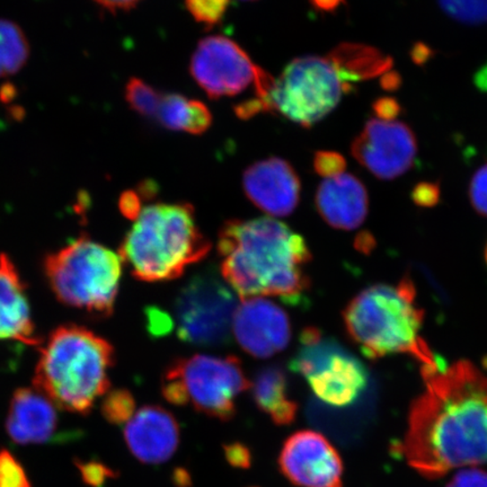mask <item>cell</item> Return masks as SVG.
I'll use <instances>...</instances> for the list:
<instances>
[{"label":"cell","instance_id":"obj_1","mask_svg":"<svg viewBox=\"0 0 487 487\" xmlns=\"http://www.w3.org/2000/svg\"><path fill=\"white\" fill-rule=\"evenodd\" d=\"M426 392L410 408L404 454L415 471L440 478L452 468L487 463V358L482 367L440 358L422 366Z\"/></svg>","mask_w":487,"mask_h":487},{"label":"cell","instance_id":"obj_2","mask_svg":"<svg viewBox=\"0 0 487 487\" xmlns=\"http://www.w3.org/2000/svg\"><path fill=\"white\" fill-rule=\"evenodd\" d=\"M217 248L220 273L240 297L275 296L298 304L311 289L307 241L279 220H227Z\"/></svg>","mask_w":487,"mask_h":487},{"label":"cell","instance_id":"obj_3","mask_svg":"<svg viewBox=\"0 0 487 487\" xmlns=\"http://www.w3.org/2000/svg\"><path fill=\"white\" fill-rule=\"evenodd\" d=\"M105 338L78 325H63L41 347L34 388L66 412L87 415L110 389L116 357Z\"/></svg>","mask_w":487,"mask_h":487},{"label":"cell","instance_id":"obj_4","mask_svg":"<svg viewBox=\"0 0 487 487\" xmlns=\"http://www.w3.org/2000/svg\"><path fill=\"white\" fill-rule=\"evenodd\" d=\"M210 251L190 203H155L142 207L118 256L138 280L165 282L182 277Z\"/></svg>","mask_w":487,"mask_h":487},{"label":"cell","instance_id":"obj_5","mask_svg":"<svg viewBox=\"0 0 487 487\" xmlns=\"http://www.w3.org/2000/svg\"><path fill=\"white\" fill-rule=\"evenodd\" d=\"M417 291L409 277L397 286L375 285L351 300L345 311L347 336L364 357L377 360L392 354H410L423 366H434V357L420 337L425 312L418 307Z\"/></svg>","mask_w":487,"mask_h":487},{"label":"cell","instance_id":"obj_6","mask_svg":"<svg viewBox=\"0 0 487 487\" xmlns=\"http://www.w3.org/2000/svg\"><path fill=\"white\" fill-rule=\"evenodd\" d=\"M45 271L59 302L97 317L116 306L122 274L120 256L88 236H80L45 257Z\"/></svg>","mask_w":487,"mask_h":487},{"label":"cell","instance_id":"obj_7","mask_svg":"<svg viewBox=\"0 0 487 487\" xmlns=\"http://www.w3.org/2000/svg\"><path fill=\"white\" fill-rule=\"evenodd\" d=\"M249 385L240 360L234 355L194 354L169 363L162 394L169 404H191L197 412L227 422L236 415V398Z\"/></svg>","mask_w":487,"mask_h":487},{"label":"cell","instance_id":"obj_8","mask_svg":"<svg viewBox=\"0 0 487 487\" xmlns=\"http://www.w3.org/2000/svg\"><path fill=\"white\" fill-rule=\"evenodd\" d=\"M290 369L307 380L316 397L336 408L353 405L368 386V371L360 360L312 326L300 333Z\"/></svg>","mask_w":487,"mask_h":487},{"label":"cell","instance_id":"obj_9","mask_svg":"<svg viewBox=\"0 0 487 487\" xmlns=\"http://www.w3.org/2000/svg\"><path fill=\"white\" fill-rule=\"evenodd\" d=\"M239 302L217 274L196 275L181 288L173 303L172 324L188 345L217 347L231 341Z\"/></svg>","mask_w":487,"mask_h":487},{"label":"cell","instance_id":"obj_10","mask_svg":"<svg viewBox=\"0 0 487 487\" xmlns=\"http://www.w3.org/2000/svg\"><path fill=\"white\" fill-rule=\"evenodd\" d=\"M343 93L345 85L329 58H297L274 80L269 110L311 128L337 107Z\"/></svg>","mask_w":487,"mask_h":487},{"label":"cell","instance_id":"obj_11","mask_svg":"<svg viewBox=\"0 0 487 487\" xmlns=\"http://www.w3.org/2000/svg\"><path fill=\"white\" fill-rule=\"evenodd\" d=\"M190 71L213 100L239 94L264 73L236 42L222 36L199 42L191 59Z\"/></svg>","mask_w":487,"mask_h":487},{"label":"cell","instance_id":"obj_12","mask_svg":"<svg viewBox=\"0 0 487 487\" xmlns=\"http://www.w3.org/2000/svg\"><path fill=\"white\" fill-rule=\"evenodd\" d=\"M353 158L383 181H392L413 167L417 137L403 122L369 120L351 146Z\"/></svg>","mask_w":487,"mask_h":487},{"label":"cell","instance_id":"obj_13","mask_svg":"<svg viewBox=\"0 0 487 487\" xmlns=\"http://www.w3.org/2000/svg\"><path fill=\"white\" fill-rule=\"evenodd\" d=\"M279 467L299 487H343L340 454L320 432H296L283 443Z\"/></svg>","mask_w":487,"mask_h":487},{"label":"cell","instance_id":"obj_14","mask_svg":"<svg viewBox=\"0 0 487 487\" xmlns=\"http://www.w3.org/2000/svg\"><path fill=\"white\" fill-rule=\"evenodd\" d=\"M232 332L245 353L268 359L289 345L290 319L285 309L268 299L247 298L237 308Z\"/></svg>","mask_w":487,"mask_h":487},{"label":"cell","instance_id":"obj_15","mask_svg":"<svg viewBox=\"0 0 487 487\" xmlns=\"http://www.w3.org/2000/svg\"><path fill=\"white\" fill-rule=\"evenodd\" d=\"M243 186L253 205L272 217H287L294 213L302 191L294 167L278 158L251 165L244 173Z\"/></svg>","mask_w":487,"mask_h":487},{"label":"cell","instance_id":"obj_16","mask_svg":"<svg viewBox=\"0 0 487 487\" xmlns=\"http://www.w3.org/2000/svg\"><path fill=\"white\" fill-rule=\"evenodd\" d=\"M125 440L131 454L142 463H166L179 448L180 426L162 406H143L126 423Z\"/></svg>","mask_w":487,"mask_h":487},{"label":"cell","instance_id":"obj_17","mask_svg":"<svg viewBox=\"0 0 487 487\" xmlns=\"http://www.w3.org/2000/svg\"><path fill=\"white\" fill-rule=\"evenodd\" d=\"M317 211L330 227L353 231L361 226L369 209V197L362 182L343 173L321 182L316 193Z\"/></svg>","mask_w":487,"mask_h":487},{"label":"cell","instance_id":"obj_18","mask_svg":"<svg viewBox=\"0 0 487 487\" xmlns=\"http://www.w3.org/2000/svg\"><path fill=\"white\" fill-rule=\"evenodd\" d=\"M57 406L37 388H19L12 394L6 430L17 444L48 442L58 429Z\"/></svg>","mask_w":487,"mask_h":487},{"label":"cell","instance_id":"obj_19","mask_svg":"<svg viewBox=\"0 0 487 487\" xmlns=\"http://www.w3.org/2000/svg\"><path fill=\"white\" fill-rule=\"evenodd\" d=\"M0 340L42 345L33 323L27 285L6 254H0Z\"/></svg>","mask_w":487,"mask_h":487},{"label":"cell","instance_id":"obj_20","mask_svg":"<svg viewBox=\"0 0 487 487\" xmlns=\"http://www.w3.org/2000/svg\"><path fill=\"white\" fill-rule=\"evenodd\" d=\"M249 386L257 408L268 413L274 425L290 426L295 422L298 404L288 396V377L281 366L261 368Z\"/></svg>","mask_w":487,"mask_h":487},{"label":"cell","instance_id":"obj_21","mask_svg":"<svg viewBox=\"0 0 487 487\" xmlns=\"http://www.w3.org/2000/svg\"><path fill=\"white\" fill-rule=\"evenodd\" d=\"M340 75L345 92L353 91V84L387 73L393 67V58L381 53L374 46L345 44L329 54Z\"/></svg>","mask_w":487,"mask_h":487},{"label":"cell","instance_id":"obj_22","mask_svg":"<svg viewBox=\"0 0 487 487\" xmlns=\"http://www.w3.org/2000/svg\"><path fill=\"white\" fill-rule=\"evenodd\" d=\"M31 48L19 24L0 19V78L11 77L23 69Z\"/></svg>","mask_w":487,"mask_h":487},{"label":"cell","instance_id":"obj_23","mask_svg":"<svg viewBox=\"0 0 487 487\" xmlns=\"http://www.w3.org/2000/svg\"><path fill=\"white\" fill-rule=\"evenodd\" d=\"M125 96L129 107L143 117H156L163 99V94L137 77L128 80Z\"/></svg>","mask_w":487,"mask_h":487},{"label":"cell","instance_id":"obj_24","mask_svg":"<svg viewBox=\"0 0 487 487\" xmlns=\"http://www.w3.org/2000/svg\"><path fill=\"white\" fill-rule=\"evenodd\" d=\"M101 412L110 425H126L135 413V400L126 389L110 392L101 406Z\"/></svg>","mask_w":487,"mask_h":487},{"label":"cell","instance_id":"obj_25","mask_svg":"<svg viewBox=\"0 0 487 487\" xmlns=\"http://www.w3.org/2000/svg\"><path fill=\"white\" fill-rule=\"evenodd\" d=\"M449 17L466 25L487 24V0H438Z\"/></svg>","mask_w":487,"mask_h":487},{"label":"cell","instance_id":"obj_26","mask_svg":"<svg viewBox=\"0 0 487 487\" xmlns=\"http://www.w3.org/2000/svg\"><path fill=\"white\" fill-rule=\"evenodd\" d=\"M190 116V100L180 94L163 95L156 118L169 130H184Z\"/></svg>","mask_w":487,"mask_h":487},{"label":"cell","instance_id":"obj_27","mask_svg":"<svg viewBox=\"0 0 487 487\" xmlns=\"http://www.w3.org/2000/svg\"><path fill=\"white\" fill-rule=\"evenodd\" d=\"M231 0H185L190 14L199 23L213 28L222 22Z\"/></svg>","mask_w":487,"mask_h":487},{"label":"cell","instance_id":"obj_28","mask_svg":"<svg viewBox=\"0 0 487 487\" xmlns=\"http://www.w3.org/2000/svg\"><path fill=\"white\" fill-rule=\"evenodd\" d=\"M0 487H32L22 464L7 449H0Z\"/></svg>","mask_w":487,"mask_h":487},{"label":"cell","instance_id":"obj_29","mask_svg":"<svg viewBox=\"0 0 487 487\" xmlns=\"http://www.w3.org/2000/svg\"><path fill=\"white\" fill-rule=\"evenodd\" d=\"M74 464L85 484L90 487H103L110 480L118 477L117 471L99 460L75 459Z\"/></svg>","mask_w":487,"mask_h":487},{"label":"cell","instance_id":"obj_30","mask_svg":"<svg viewBox=\"0 0 487 487\" xmlns=\"http://www.w3.org/2000/svg\"><path fill=\"white\" fill-rule=\"evenodd\" d=\"M469 199L476 213L487 218V164L474 174L469 184Z\"/></svg>","mask_w":487,"mask_h":487},{"label":"cell","instance_id":"obj_31","mask_svg":"<svg viewBox=\"0 0 487 487\" xmlns=\"http://www.w3.org/2000/svg\"><path fill=\"white\" fill-rule=\"evenodd\" d=\"M314 168L319 175L329 179L345 173L346 160L336 151H319L315 155Z\"/></svg>","mask_w":487,"mask_h":487},{"label":"cell","instance_id":"obj_32","mask_svg":"<svg viewBox=\"0 0 487 487\" xmlns=\"http://www.w3.org/2000/svg\"><path fill=\"white\" fill-rule=\"evenodd\" d=\"M213 122V116L209 109L200 101L190 100V116L186 133L192 134H201L205 133Z\"/></svg>","mask_w":487,"mask_h":487},{"label":"cell","instance_id":"obj_33","mask_svg":"<svg viewBox=\"0 0 487 487\" xmlns=\"http://www.w3.org/2000/svg\"><path fill=\"white\" fill-rule=\"evenodd\" d=\"M440 185L434 182H421L414 186L410 198L418 207H434L440 201Z\"/></svg>","mask_w":487,"mask_h":487},{"label":"cell","instance_id":"obj_34","mask_svg":"<svg viewBox=\"0 0 487 487\" xmlns=\"http://www.w3.org/2000/svg\"><path fill=\"white\" fill-rule=\"evenodd\" d=\"M224 457L228 464L235 468L248 469L252 466V452L247 444L231 442L223 444Z\"/></svg>","mask_w":487,"mask_h":487},{"label":"cell","instance_id":"obj_35","mask_svg":"<svg viewBox=\"0 0 487 487\" xmlns=\"http://www.w3.org/2000/svg\"><path fill=\"white\" fill-rule=\"evenodd\" d=\"M447 487H487V473L482 469H464L456 474Z\"/></svg>","mask_w":487,"mask_h":487},{"label":"cell","instance_id":"obj_36","mask_svg":"<svg viewBox=\"0 0 487 487\" xmlns=\"http://www.w3.org/2000/svg\"><path fill=\"white\" fill-rule=\"evenodd\" d=\"M400 101L394 97H379L372 103V111L381 121L393 122L402 113Z\"/></svg>","mask_w":487,"mask_h":487},{"label":"cell","instance_id":"obj_37","mask_svg":"<svg viewBox=\"0 0 487 487\" xmlns=\"http://www.w3.org/2000/svg\"><path fill=\"white\" fill-rule=\"evenodd\" d=\"M118 207L126 218L135 220L142 210V197L135 191H126L118 201Z\"/></svg>","mask_w":487,"mask_h":487},{"label":"cell","instance_id":"obj_38","mask_svg":"<svg viewBox=\"0 0 487 487\" xmlns=\"http://www.w3.org/2000/svg\"><path fill=\"white\" fill-rule=\"evenodd\" d=\"M435 53H437L434 48L421 41L415 42L410 50V61L418 67H425L426 63L434 59Z\"/></svg>","mask_w":487,"mask_h":487},{"label":"cell","instance_id":"obj_39","mask_svg":"<svg viewBox=\"0 0 487 487\" xmlns=\"http://www.w3.org/2000/svg\"><path fill=\"white\" fill-rule=\"evenodd\" d=\"M92 2L108 12H117L134 10L142 0H92Z\"/></svg>","mask_w":487,"mask_h":487},{"label":"cell","instance_id":"obj_40","mask_svg":"<svg viewBox=\"0 0 487 487\" xmlns=\"http://www.w3.org/2000/svg\"><path fill=\"white\" fill-rule=\"evenodd\" d=\"M268 110L266 105L261 100H258L257 97L256 100L245 101L237 105L235 108V112L239 118H248L256 116V114Z\"/></svg>","mask_w":487,"mask_h":487},{"label":"cell","instance_id":"obj_41","mask_svg":"<svg viewBox=\"0 0 487 487\" xmlns=\"http://www.w3.org/2000/svg\"><path fill=\"white\" fill-rule=\"evenodd\" d=\"M403 85V78L398 71H387L380 78V87L384 91L394 93L400 91Z\"/></svg>","mask_w":487,"mask_h":487},{"label":"cell","instance_id":"obj_42","mask_svg":"<svg viewBox=\"0 0 487 487\" xmlns=\"http://www.w3.org/2000/svg\"><path fill=\"white\" fill-rule=\"evenodd\" d=\"M172 483L174 487H192V476L188 469L176 467L172 473Z\"/></svg>","mask_w":487,"mask_h":487},{"label":"cell","instance_id":"obj_43","mask_svg":"<svg viewBox=\"0 0 487 487\" xmlns=\"http://www.w3.org/2000/svg\"><path fill=\"white\" fill-rule=\"evenodd\" d=\"M311 3L317 10L334 12L345 3V0H311Z\"/></svg>","mask_w":487,"mask_h":487},{"label":"cell","instance_id":"obj_44","mask_svg":"<svg viewBox=\"0 0 487 487\" xmlns=\"http://www.w3.org/2000/svg\"><path fill=\"white\" fill-rule=\"evenodd\" d=\"M473 82L478 91L487 94V62L474 75Z\"/></svg>","mask_w":487,"mask_h":487},{"label":"cell","instance_id":"obj_45","mask_svg":"<svg viewBox=\"0 0 487 487\" xmlns=\"http://www.w3.org/2000/svg\"><path fill=\"white\" fill-rule=\"evenodd\" d=\"M357 247H359L360 251L370 252L371 248L375 247V240L372 239L370 235L360 236L357 241Z\"/></svg>","mask_w":487,"mask_h":487},{"label":"cell","instance_id":"obj_46","mask_svg":"<svg viewBox=\"0 0 487 487\" xmlns=\"http://www.w3.org/2000/svg\"><path fill=\"white\" fill-rule=\"evenodd\" d=\"M485 261H486V264H487V245H486V248H485Z\"/></svg>","mask_w":487,"mask_h":487},{"label":"cell","instance_id":"obj_47","mask_svg":"<svg viewBox=\"0 0 487 487\" xmlns=\"http://www.w3.org/2000/svg\"><path fill=\"white\" fill-rule=\"evenodd\" d=\"M248 2H252V0H248Z\"/></svg>","mask_w":487,"mask_h":487},{"label":"cell","instance_id":"obj_48","mask_svg":"<svg viewBox=\"0 0 487 487\" xmlns=\"http://www.w3.org/2000/svg\"><path fill=\"white\" fill-rule=\"evenodd\" d=\"M252 487H257V486H252Z\"/></svg>","mask_w":487,"mask_h":487}]
</instances>
